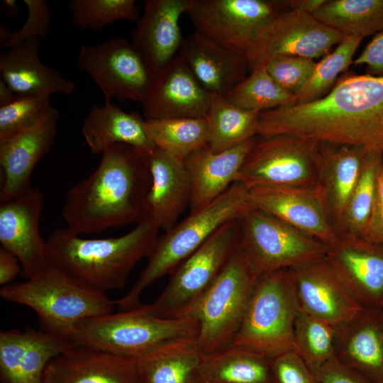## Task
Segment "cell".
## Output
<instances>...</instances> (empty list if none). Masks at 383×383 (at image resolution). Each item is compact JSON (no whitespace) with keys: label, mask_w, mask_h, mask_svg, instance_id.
<instances>
[{"label":"cell","mask_w":383,"mask_h":383,"mask_svg":"<svg viewBox=\"0 0 383 383\" xmlns=\"http://www.w3.org/2000/svg\"><path fill=\"white\" fill-rule=\"evenodd\" d=\"M28 10V16L23 26L18 30L9 31L0 26V44L6 49L23 41L33 38L40 40L48 38L52 13L46 0H23Z\"/></svg>","instance_id":"obj_42"},{"label":"cell","mask_w":383,"mask_h":383,"mask_svg":"<svg viewBox=\"0 0 383 383\" xmlns=\"http://www.w3.org/2000/svg\"><path fill=\"white\" fill-rule=\"evenodd\" d=\"M299 306L288 269L262 274L255 286L233 343L270 359L295 350Z\"/></svg>","instance_id":"obj_7"},{"label":"cell","mask_w":383,"mask_h":383,"mask_svg":"<svg viewBox=\"0 0 383 383\" xmlns=\"http://www.w3.org/2000/svg\"><path fill=\"white\" fill-rule=\"evenodd\" d=\"M179 55L213 94L226 96L251 72L246 57L198 31L183 40Z\"/></svg>","instance_id":"obj_26"},{"label":"cell","mask_w":383,"mask_h":383,"mask_svg":"<svg viewBox=\"0 0 383 383\" xmlns=\"http://www.w3.org/2000/svg\"><path fill=\"white\" fill-rule=\"evenodd\" d=\"M84 140L94 154H102L117 144H126L150 154L155 148L148 136L145 119L137 112L128 113L116 104H94L82 124Z\"/></svg>","instance_id":"obj_30"},{"label":"cell","mask_w":383,"mask_h":383,"mask_svg":"<svg viewBox=\"0 0 383 383\" xmlns=\"http://www.w3.org/2000/svg\"><path fill=\"white\" fill-rule=\"evenodd\" d=\"M74 343L43 330L0 332V383H43L49 362Z\"/></svg>","instance_id":"obj_22"},{"label":"cell","mask_w":383,"mask_h":383,"mask_svg":"<svg viewBox=\"0 0 383 383\" xmlns=\"http://www.w3.org/2000/svg\"><path fill=\"white\" fill-rule=\"evenodd\" d=\"M212 96L179 55L156 75L143 113L145 119L203 118Z\"/></svg>","instance_id":"obj_19"},{"label":"cell","mask_w":383,"mask_h":383,"mask_svg":"<svg viewBox=\"0 0 383 383\" xmlns=\"http://www.w3.org/2000/svg\"><path fill=\"white\" fill-rule=\"evenodd\" d=\"M59 118L58 111L51 106L33 126L0 140L1 203L17 198L33 187V171L53 146Z\"/></svg>","instance_id":"obj_16"},{"label":"cell","mask_w":383,"mask_h":383,"mask_svg":"<svg viewBox=\"0 0 383 383\" xmlns=\"http://www.w3.org/2000/svg\"><path fill=\"white\" fill-rule=\"evenodd\" d=\"M44 202L43 192L32 187L24 194L0 205L1 247L18 258L26 279L34 277L48 265L46 242L39 230Z\"/></svg>","instance_id":"obj_18"},{"label":"cell","mask_w":383,"mask_h":383,"mask_svg":"<svg viewBox=\"0 0 383 383\" xmlns=\"http://www.w3.org/2000/svg\"><path fill=\"white\" fill-rule=\"evenodd\" d=\"M148 156L126 144L106 149L94 171L66 192L62 207L66 227L81 235L147 218Z\"/></svg>","instance_id":"obj_2"},{"label":"cell","mask_w":383,"mask_h":383,"mask_svg":"<svg viewBox=\"0 0 383 383\" xmlns=\"http://www.w3.org/2000/svg\"><path fill=\"white\" fill-rule=\"evenodd\" d=\"M43 383H143L135 358L73 344L52 359Z\"/></svg>","instance_id":"obj_20"},{"label":"cell","mask_w":383,"mask_h":383,"mask_svg":"<svg viewBox=\"0 0 383 383\" xmlns=\"http://www.w3.org/2000/svg\"><path fill=\"white\" fill-rule=\"evenodd\" d=\"M0 296L30 308L37 315L41 330L71 343L80 321L113 313L116 306L106 293L48 265L24 282L2 286Z\"/></svg>","instance_id":"obj_5"},{"label":"cell","mask_w":383,"mask_h":383,"mask_svg":"<svg viewBox=\"0 0 383 383\" xmlns=\"http://www.w3.org/2000/svg\"><path fill=\"white\" fill-rule=\"evenodd\" d=\"M327 0H289L274 1L277 7H289L290 10H298L310 14L314 13Z\"/></svg>","instance_id":"obj_49"},{"label":"cell","mask_w":383,"mask_h":383,"mask_svg":"<svg viewBox=\"0 0 383 383\" xmlns=\"http://www.w3.org/2000/svg\"><path fill=\"white\" fill-rule=\"evenodd\" d=\"M383 162V152L367 150L359 180L349 199L337 233L341 239L360 240L372 215L377 179Z\"/></svg>","instance_id":"obj_35"},{"label":"cell","mask_w":383,"mask_h":383,"mask_svg":"<svg viewBox=\"0 0 383 383\" xmlns=\"http://www.w3.org/2000/svg\"><path fill=\"white\" fill-rule=\"evenodd\" d=\"M76 65L97 85L105 103L115 99L142 104L156 78L131 42L121 37L97 45H82Z\"/></svg>","instance_id":"obj_12"},{"label":"cell","mask_w":383,"mask_h":383,"mask_svg":"<svg viewBox=\"0 0 383 383\" xmlns=\"http://www.w3.org/2000/svg\"><path fill=\"white\" fill-rule=\"evenodd\" d=\"M312 15L345 36L364 38L383 30V0H327Z\"/></svg>","instance_id":"obj_34"},{"label":"cell","mask_w":383,"mask_h":383,"mask_svg":"<svg viewBox=\"0 0 383 383\" xmlns=\"http://www.w3.org/2000/svg\"><path fill=\"white\" fill-rule=\"evenodd\" d=\"M159 231L148 218L114 238H84L59 228L45 240L47 264L103 293L120 289L136 264L149 256Z\"/></svg>","instance_id":"obj_3"},{"label":"cell","mask_w":383,"mask_h":383,"mask_svg":"<svg viewBox=\"0 0 383 383\" xmlns=\"http://www.w3.org/2000/svg\"><path fill=\"white\" fill-rule=\"evenodd\" d=\"M259 113L234 105L225 96L213 94L206 117L207 147L222 152L257 136Z\"/></svg>","instance_id":"obj_33"},{"label":"cell","mask_w":383,"mask_h":383,"mask_svg":"<svg viewBox=\"0 0 383 383\" xmlns=\"http://www.w3.org/2000/svg\"><path fill=\"white\" fill-rule=\"evenodd\" d=\"M192 383H274L270 358L231 343L201 353Z\"/></svg>","instance_id":"obj_31"},{"label":"cell","mask_w":383,"mask_h":383,"mask_svg":"<svg viewBox=\"0 0 383 383\" xmlns=\"http://www.w3.org/2000/svg\"><path fill=\"white\" fill-rule=\"evenodd\" d=\"M19 96L11 90L4 81L0 79V106L13 102Z\"/></svg>","instance_id":"obj_50"},{"label":"cell","mask_w":383,"mask_h":383,"mask_svg":"<svg viewBox=\"0 0 383 383\" xmlns=\"http://www.w3.org/2000/svg\"><path fill=\"white\" fill-rule=\"evenodd\" d=\"M337 359L374 383H383V309L362 307L335 326Z\"/></svg>","instance_id":"obj_24"},{"label":"cell","mask_w":383,"mask_h":383,"mask_svg":"<svg viewBox=\"0 0 383 383\" xmlns=\"http://www.w3.org/2000/svg\"><path fill=\"white\" fill-rule=\"evenodd\" d=\"M249 190L255 209L272 215L329 247L340 240L318 187H254Z\"/></svg>","instance_id":"obj_15"},{"label":"cell","mask_w":383,"mask_h":383,"mask_svg":"<svg viewBox=\"0 0 383 383\" xmlns=\"http://www.w3.org/2000/svg\"><path fill=\"white\" fill-rule=\"evenodd\" d=\"M315 377L318 383H374L343 364L336 357L327 362Z\"/></svg>","instance_id":"obj_46"},{"label":"cell","mask_w":383,"mask_h":383,"mask_svg":"<svg viewBox=\"0 0 383 383\" xmlns=\"http://www.w3.org/2000/svg\"><path fill=\"white\" fill-rule=\"evenodd\" d=\"M67 8L82 30H98L119 20L137 22L140 16L135 0H70Z\"/></svg>","instance_id":"obj_40"},{"label":"cell","mask_w":383,"mask_h":383,"mask_svg":"<svg viewBox=\"0 0 383 383\" xmlns=\"http://www.w3.org/2000/svg\"><path fill=\"white\" fill-rule=\"evenodd\" d=\"M318 142L292 135H257L236 182L248 187H316Z\"/></svg>","instance_id":"obj_10"},{"label":"cell","mask_w":383,"mask_h":383,"mask_svg":"<svg viewBox=\"0 0 383 383\" xmlns=\"http://www.w3.org/2000/svg\"><path fill=\"white\" fill-rule=\"evenodd\" d=\"M255 209L249 188L235 182L223 194L190 212L171 230L158 236L146 267L130 291L114 300L118 311L138 307L143 291L155 281L172 273L202 246L221 226Z\"/></svg>","instance_id":"obj_4"},{"label":"cell","mask_w":383,"mask_h":383,"mask_svg":"<svg viewBox=\"0 0 383 383\" xmlns=\"http://www.w3.org/2000/svg\"><path fill=\"white\" fill-rule=\"evenodd\" d=\"M288 270L304 312L336 326L362 308L326 257Z\"/></svg>","instance_id":"obj_17"},{"label":"cell","mask_w":383,"mask_h":383,"mask_svg":"<svg viewBox=\"0 0 383 383\" xmlns=\"http://www.w3.org/2000/svg\"><path fill=\"white\" fill-rule=\"evenodd\" d=\"M362 39L345 36L332 52L317 62L308 81L296 95V104L313 101L327 94L340 74L353 62L355 53Z\"/></svg>","instance_id":"obj_39"},{"label":"cell","mask_w":383,"mask_h":383,"mask_svg":"<svg viewBox=\"0 0 383 383\" xmlns=\"http://www.w3.org/2000/svg\"><path fill=\"white\" fill-rule=\"evenodd\" d=\"M335 326L299 308L294 328L295 351L315 377L335 356Z\"/></svg>","instance_id":"obj_38"},{"label":"cell","mask_w":383,"mask_h":383,"mask_svg":"<svg viewBox=\"0 0 383 383\" xmlns=\"http://www.w3.org/2000/svg\"><path fill=\"white\" fill-rule=\"evenodd\" d=\"M50 107V96H20L0 106V140L31 127Z\"/></svg>","instance_id":"obj_41"},{"label":"cell","mask_w":383,"mask_h":383,"mask_svg":"<svg viewBox=\"0 0 383 383\" xmlns=\"http://www.w3.org/2000/svg\"><path fill=\"white\" fill-rule=\"evenodd\" d=\"M312 60L301 57L282 56L264 64L273 79L286 91L296 95L316 67Z\"/></svg>","instance_id":"obj_43"},{"label":"cell","mask_w":383,"mask_h":383,"mask_svg":"<svg viewBox=\"0 0 383 383\" xmlns=\"http://www.w3.org/2000/svg\"><path fill=\"white\" fill-rule=\"evenodd\" d=\"M2 3L4 5V9H6L7 10H9V9L11 11L13 12L14 9H17L16 1L6 0L4 1Z\"/></svg>","instance_id":"obj_51"},{"label":"cell","mask_w":383,"mask_h":383,"mask_svg":"<svg viewBox=\"0 0 383 383\" xmlns=\"http://www.w3.org/2000/svg\"><path fill=\"white\" fill-rule=\"evenodd\" d=\"M22 272V267L18 258L0 248V284L5 286L11 283L14 278Z\"/></svg>","instance_id":"obj_48"},{"label":"cell","mask_w":383,"mask_h":383,"mask_svg":"<svg viewBox=\"0 0 383 383\" xmlns=\"http://www.w3.org/2000/svg\"><path fill=\"white\" fill-rule=\"evenodd\" d=\"M199 323L190 317L156 316L148 304L92 317L75 327L72 342L112 354L138 358L168 341L197 337Z\"/></svg>","instance_id":"obj_6"},{"label":"cell","mask_w":383,"mask_h":383,"mask_svg":"<svg viewBox=\"0 0 383 383\" xmlns=\"http://www.w3.org/2000/svg\"><path fill=\"white\" fill-rule=\"evenodd\" d=\"M260 276L239 246L189 316L199 323L202 353L233 343Z\"/></svg>","instance_id":"obj_8"},{"label":"cell","mask_w":383,"mask_h":383,"mask_svg":"<svg viewBox=\"0 0 383 383\" xmlns=\"http://www.w3.org/2000/svg\"><path fill=\"white\" fill-rule=\"evenodd\" d=\"M257 136L228 150L214 152L207 146L184 160L191 182L190 212L211 202L237 182Z\"/></svg>","instance_id":"obj_28"},{"label":"cell","mask_w":383,"mask_h":383,"mask_svg":"<svg viewBox=\"0 0 383 383\" xmlns=\"http://www.w3.org/2000/svg\"><path fill=\"white\" fill-rule=\"evenodd\" d=\"M345 37L312 14L289 10L278 13L245 57L251 70L282 56L313 60L328 55Z\"/></svg>","instance_id":"obj_14"},{"label":"cell","mask_w":383,"mask_h":383,"mask_svg":"<svg viewBox=\"0 0 383 383\" xmlns=\"http://www.w3.org/2000/svg\"><path fill=\"white\" fill-rule=\"evenodd\" d=\"M148 159L151 184L145 202L146 218L165 233L189 207L190 179L184 161L157 148Z\"/></svg>","instance_id":"obj_25"},{"label":"cell","mask_w":383,"mask_h":383,"mask_svg":"<svg viewBox=\"0 0 383 383\" xmlns=\"http://www.w3.org/2000/svg\"><path fill=\"white\" fill-rule=\"evenodd\" d=\"M226 97L243 109L259 113L297 103L296 96L281 87L264 65L253 68Z\"/></svg>","instance_id":"obj_37"},{"label":"cell","mask_w":383,"mask_h":383,"mask_svg":"<svg viewBox=\"0 0 383 383\" xmlns=\"http://www.w3.org/2000/svg\"><path fill=\"white\" fill-rule=\"evenodd\" d=\"M367 150L360 145L318 143V187L336 232L359 180Z\"/></svg>","instance_id":"obj_29"},{"label":"cell","mask_w":383,"mask_h":383,"mask_svg":"<svg viewBox=\"0 0 383 383\" xmlns=\"http://www.w3.org/2000/svg\"><path fill=\"white\" fill-rule=\"evenodd\" d=\"M240 220V248L260 275L296 267L328 253V245L259 209L246 211Z\"/></svg>","instance_id":"obj_11"},{"label":"cell","mask_w":383,"mask_h":383,"mask_svg":"<svg viewBox=\"0 0 383 383\" xmlns=\"http://www.w3.org/2000/svg\"><path fill=\"white\" fill-rule=\"evenodd\" d=\"M360 240L383 247V162L377 174L376 196L372 215Z\"/></svg>","instance_id":"obj_45"},{"label":"cell","mask_w":383,"mask_h":383,"mask_svg":"<svg viewBox=\"0 0 383 383\" xmlns=\"http://www.w3.org/2000/svg\"><path fill=\"white\" fill-rule=\"evenodd\" d=\"M145 128L155 148L182 161L207 146L206 118L145 119Z\"/></svg>","instance_id":"obj_36"},{"label":"cell","mask_w":383,"mask_h":383,"mask_svg":"<svg viewBox=\"0 0 383 383\" xmlns=\"http://www.w3.org/2000/svg\"><path fill=\"white\" fill-rule=\"evenodd\" d=\"M283 134L383 152V77L346 75L317 100L259 113V136Z\"/></svg>","instance_id":"obj_1"},{"label":"cell","mask_w":383,"mask_h":383,"mask_svg":"<svg viewBox=\"0 0 383 383\" xmlns=\"http://www.w3.org/2000/svg\"><path fill=\"white\" fill-rule=\"evenodd\" d=\"M201 353L193 337L168 341L135 359L143 383H192Z\"/></svg>","instance_id":"obj_32"},{"label":"cell","mask_w":383,"mask_h":383,"mask_svg":"<svg viewBox=\"0 0 383 383\" xmlns=\"http://www.w3.org/2000/svg\"><path fill=\"white\" fill-rule=\"evenodd\" d=\"M326 258L362 307L383 309V247L341 239Z\"/></svg>","instance_id":"obj_23"},{"label":"cell","mask_w":383,"mask_h":383,"mask_svg":"<svg viewBox=\"0 0 383 383\" xmlns=\"http://www.w3.org/2000/svg\"><path fill=\"white\" fill-rule=\"evenodd\" d=\"M353 63L365 65L367 74L383 77V30L375 35Z\"/></svg>","instance_id":"obj_47"},{"label":"cell","mask_w":383,"mask_h":383,"mask_svg":"<svg viewBox=\"0 0 383 383\" xmlns=\"http://www.w3.org/2000/svg\"><path fill=\"white\" fill-rule=\"evenodd\" d=\"M270 366L274 383H318L295 350L271 358Z\"/></svg>","instance_id":"obj_44"},{"label":"cell","mask_w":383,"mask_h":383,"mask_svg":"<svg viewBox=\"0 0 383 383\" xmlns=\"http://www.w3.org/2000/svg\"><path fill=\"white\" fill-rule=\"evenodd\" d=\"M189 0H146L136 22L131 43L151 71L158 74L180 51L183 38L179 19Z\"/></svg>","instance_id":"obj_21"},{"label":"cell","mask_w":383,"mask_h":383,"mask_svg":"<svg viewBox=\"0 0 383 383\" xmlns=\"http://www.w3.org/2000/svg\"><path fill=\"white\" fill-rule=\"evenodd\" d=\"M274 1L189 0L196 30L245 56L279 12Z\"/></svg>","instance_id":"obj_13"},{"label":"cell","mask_w":383,"mask_h":383,"mask_svg":"<svg viewBox=\"0 0 383 383\" xmlns=\"http://www.w3.org/2000/svg\"><path fill=\"white\" fill-rule=\"evenodd\" d=\"M240 218L221 226L172 273L150 312L166 318L189 317L240 246Z\"/></svg>","instance_id":"obj_9"},{"label":"cell","mask_w":383,"mask_h":383,"mask_svg":"<svg viewBox=\"0 0 383 383\" xmlns=\"http://www.w3.org/2000/svg\"><path fill=\"white\" fill-rule=\"evenodd\" d=\"M40 40L23 41L0 53L1 78L21 96L71 94L76 85L40 60Z\"/></svg>","instance_id":"obj_27"}]
</instances>
